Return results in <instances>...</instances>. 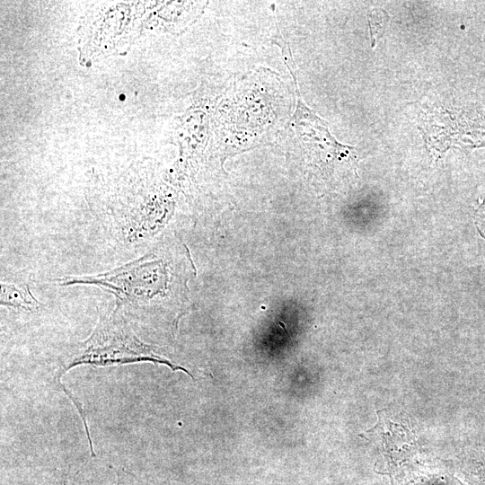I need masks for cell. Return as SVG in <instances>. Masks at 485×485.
<instances>
[{
  "mask_svg": "<svg viewBox=\"0 0 485 485\" xmlns=\"http://www.w3.org/2000/svg\"><path fill=\"white\" fill-rule=\"evenodd\" d=\"M168 256L164 251L154 250L106 272L66 276L54 281L60 286H95L110 292L115 296L114 310L130 325L141 327L181 292L174 260Z\"/></svg>",
  "mask_w": 485,
  "mask_h": 485,
  "instance_id": "cell-1",
  "label": "cell"
},
{
  "mask_svg": "<svg viewBox=\"0 0 485 485\" xmlns=\"http://www.w3.org/2000/svg\"><path fill=\"white\" fill-rule=\"evenodd\" d=\"M142 362L163 364L173 372L181 370L193 377L185 367L159 354L155 347L143 342L129 322L113 309L101 313L91 335L63 355L56 380L60 384L62 376L78 366H115Z\"/></svg>",
  "mask_w": 485,
  "mask_h": 485,
  "instance_id": "cell-2",
  "label": "cell"
},
{
  "mask_svg": "<svg viewBox=\"0 0 485 485\" xmlns=\"http://www.w3.org/2000/svg\"><path fill=\"white\" fill-rule=\"evenodd\" d=\"M0 287L2 306L28 313L39 311L40 303L32 295L27 284L2 281Z\"/></svg>",
  "mask_w": 485,
  "mask_h": 485,
  "instance_id": "cell-3",
  "label": "cell"
},
{
  "mask_svg": "<svg viewBox=\"0 0 485 485\" xmlns=\"http://www.w3.org/2000/svg\"><path fill=\"white\" fill-rule=\"evenodd\" d=\"M115 472L117 476L116 485H149L140 477L123 468H117Z\"/></svg>",
  "mask_w": 485,
  "mask_h": 485,
  "instance_id": "cell-4",
  "label": "cell"
},
{
  "mask_svg": "<svg viewBox=\"0 0 485 485\" xmlns=\"http://www.w3.org/2000/svg\"><path fill=\"white\" fill-rule=\"evenodd\" d=\"M475 225L481 235L485 238V203L476 211Z\"/></svg>",
  "mask_w": 485,
  "mask_h": 485,
  "instance_id": "cell-5",
  "label": "cell"
},
{
  "mask_svg": "<svg viewBox=\"0 0 485 485\" xmlns=\"http://www.w3.org/2000/svg\"><path fill=\"white\" fill-rule=\"evenodd\" d=\"M60 485H70L67 480H65Z\"/></svg>",
  "mask_w": 485,
  "mask_h": 485,
  "instance_id": "cell-6",
  "label": "cell"
}]
</instances>
